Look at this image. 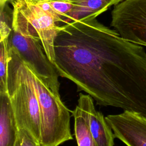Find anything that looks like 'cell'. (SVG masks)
<instances>
[{"label": "cell", "instance_id": "obj_15", "mask_svg": "<svg viewBox=\"0 0 146 146\" xmlns=\"http://www.w3.org/2000/svg\"><path fill=\"white\" fill-rule=\"evenodd\" d=\"M14 146H42V145L29 129L22 128L19 129Z\"/></svg>", "mask_w": 146, "mask_h": 146}, {"label": "cell", "instance_id": "obj_11", "mask_svg": "<svg viewBox=\"0 0 146 146\" xmlns=\"http://www.w3.org/2000/svg\"><path fill=\"white\" fill-rule=\"evenodd\" d=\"M74 117V133L78 146H98L91 132L85 110L79 103L71 111Z\"/></svg>", "mask_w": 146, "mask_h": 146}, {"label": "cell", "instance_id": "obj_5", "mask_svg": "<svg viewBox=\"0 0 146 146\" xmlns=\"http://www.w3.org/2000/svg\"><path fill=\"white\" fill-rule=\"evenodd\" d=\"M111 26L124 39L146 46V0H123L115 5Z\"/></svg>", "mask_w": 146, "mask_h": 146}, {"label": "cell", "instance_id": "obj_10", "mask_svg": "<svg viewBox=\"0 0 146 146\" xmlns=\"http://www.w3.org/2000/svg\"><path fill=\"white\" fill-rule=\"evenodd\" d=\"M123 0H74L64 23L96 18L112 6Z\"/></svg>", "mask_w": 146, "mask_h": 146}, {"label": "cell", "instance_id": "obj_9", "mask_svg": "<svg viewBox=\"0 0 146 146\" xmlns=\"http://www.w3.org/2000/svg\"><path fill=\"white\" fill-rule=\"evenodd\" d=\"M19 128L7 92L0 93V146H14Z\"/></svg>", "mask_w": 146, "mask_h": 146}, {"label": "cell", "instance_id": "obj_14", "mask_svg": "<svg viewBox=\"0 0 146 146\" xmlns=\"http://www.w3.org/2000/svg\"><path fill=\"white\" fill-rule=\"evenodd\" d=\"M0 36L1 40L5 39H9L12 30L13 22V9L9 7L6 4L5 7L0 9Z\"/></svg>", "mask_w": 146, "mask_h": 146}, {"label": "cell", "instance_id": "obj_8", "mask_svg": "<svg viewBox=\"0 0 146 146\" xmlns=\"http://www.w3.org/2000/svg\"><path fill=\"white\" fill-rule=\"evenodd\" d=\"M78 103L85 110L92 135L98 146H113L115 138L112 128L103 113L95 107L93 98L89 94H80Z\"/></svg>", "mask_w": 146, "mask_h": 146}, {"label": "cell", "instance_id": "obj_3", "mask_svg": "<svg viewBox=\"0 0 146 146\" xmlns=\"http://www.w3.org/2000/svg\"><path fill=\"white\" fill-rule=\"evenodd\" d=\"M9 44L17 51L29 68L54 94L60 98L59 74L46 54L39 36L35 30L13 10Z\"/></svg>", "mask_w": 146, "mask_h": 146}, {"label": "cell", "instance_id": "obj_12", "mask_svg": "<svg viewBox=\"0 0 146 146\" xmlns=\"http://www.w3.org/2000/svg\"><path fill=\"white\" fill-rule=\"evenodd\" d=\"M40 6L53 17L58 23H65L71 12L74 0H25Z\"/></svg>", "mask_w": 146, "mask_h": 146}, {"label": "cell", "instance_id": "obj_13", "mask_svg": "<svg viewBox=\"0 0 146 146\" xmlns=\"http://www.w3.org/2000/svg\"><path fill=\"white\" fill-rule=\"evenodd\" d=\"M0 93L7 92L9 39L0 41Z\"/></svg>", "mask_w": 146, "mask_h": 146}, {"label": "cell", "instance_id": "obj_1", "mask_svg": "<svg viewBox=\"0 0 146 146\" xmlns=\"http://www.w3.org/2000/svg\"><path fill=\"white\" fill-rule=\"evenodd\" d=\"M53 64L97 104L146 116V52L96 18L59 26Z\"/></svg>", "mask_w": 146, "mask_h": 146}, {"label": "cell", "instance_id": "obj_6", "mask_svg": "<svg viewBox=\"0 0 146 146\" xmlns=\"http://www.w3.org/2000/svg\"><path fill=\"white\" fill-rule=\"evenodd\" d=\"M10 2L13 10L35 30L46 54L53 63L55 56L54 42L59 29L58 23L52 15L38 5L25 0H11Z\"/></svg>", "mask_w": 146, "mask_h": 146}, {"label": "cell", "instance_id": "obj_2", "mask_svg": "<svg viewBox=\"0 0 146 146\" xmlns=\"http://www.w3.org/2000/svg\"><path fill=\"white\" fill-rule=\"evenodd\" d=\"M7 93L18 128L40 140V108L32 74L17 51L9 44Z\"/></svg>", "mask_w": 146, "mask_h": 146}, {"label": "cell", "instance_id": "obj_7", "mask_svg": "<svg viewBox=\"0 0 146 146\" xmlns=\"http://www.w3.org/2000/svg\"><path fill=\"white\" fill-rule=\"evenodd\" d=\"M105 118L115 137L127 146H146V116L125 110Z\"/></svg>", "mask_w": 146, "mask_h": 146}, {"label": "cell", "instance_id": "obj_16", "mask_svg": "<svg viewBox=\"0 0 146 146\" xmlns=\"http://www.w3.org/2000/svg\"><path fill=\"white\" fill-rule=\"evenodd\" d=\"M10 1L11 0H0V9H3L8 2H10Z\"/></svg>", "mask_w": 146, "mask_h": 146}, {"label": "cell", "instance_id": "obj_4", "mask_svg": "<svg viewBox=\"0 0 146 146\" xmlns=\"http://www.w3.org/2000/svg\"><path fill=\"white\" fill-rule=\"evenodd\" d=\"M30 70L40 108V144L42 146H59L72 140L70 110L61 101L60 98L56 96Z\"/></svg>", "mask_w": 146, "mask_h": 146}]
</instances>
